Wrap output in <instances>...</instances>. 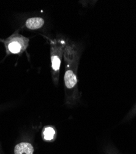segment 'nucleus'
I'll list each match as a JSON object with an SVG mask.
<instances>
[{
	"label": "nucleus",
	"instance_id": "obj_3",
	"mask_svg": "<svg viewBox=\"0 0 136 154\" xmlns=\"http://www.w3.org/2000/svg\"><path fill=\"white\" fill-rule=\"evenodd\" d=\"M65 82L67 88L71 89L77 83L76 75L71 70H67L65 75Z\"/></svg>",
	"mask_w": 136,
	"mask_h": 154
},
{
	"label": "nucleus",
	"instance_id": "obj_1",
	"mask_svg": "<svg viewBox=\"0 0 136 154\" xmlns=\"http://www.w3.org/2000/svg\"><path fill=\"white\" fill-rule=\"evenodd\" d=\"M34 148L30 143H21L16 146L14 149L15 154H33Z\"/></svg>",
	"mask_w": 136,
	"mask_h": 154
},
{
	"label": "nucleus",
	"instance_id": "obj_6",
	"mask_svg": "<svg viewBox=\"0 0 136 154\" xmlns=\"http://www.w3.org/2000/svg\"><path fill=\"white\" fill-rule=\"evenodd\" d=\"M60 64H61V61L59 58L56 56H53L52 57V69L55 71L58 70L60 67Z\"/></svg>",
	"mask_w": 136,
	"mask_h": 154
},
{
	"label": "nucleus",
	"instance_id": "obj_4",
	"mask_svg": "<svg viewBox=\"0 0 136 154\" xmlns=\"http://www.w3.org/2000/svg\"><path fill=\"white\" fill-rule=\"evenodd\" d=\"M8 48L10 53L13 54H17V53H19L20 51L21 45L19 43L17 42H11L9 45Z\"/></svg>",
	"mask_w": 136,
	"mask_h": 154
},
{
	"label": "nucleus",
	"instance_id": "obj_2",
	"mask_svg": "<svg viewBox=\"0 0 136 154\" xmlns=\"http://www.w3.org/2000/svg\"><path fill=\"white\" fill-rule=\"evenodd\" d=\"M44 24V20L41 17H32L26 21V27L30 30H37L41 28Z\"/></svg>",
	"mask_w": 136,
	"mask_h": 154
},
{
	"label": "nucleus",
	"instance_id": "obj_5",
	"mask_svg": "<svg viewBox=\"0 0 136 154\" xmlns=\"http://www.w3.org/2000/svg\"><path fill=\"white\" fill-rule=\"evenodd\" d=\"M55 134V130L52 128H51V127L47 128H45L44 131V139L47 140H51L54 138Z\"/></svg>",
	"mask_w": 136,
	"mask_h": 154
}]
</instances>
